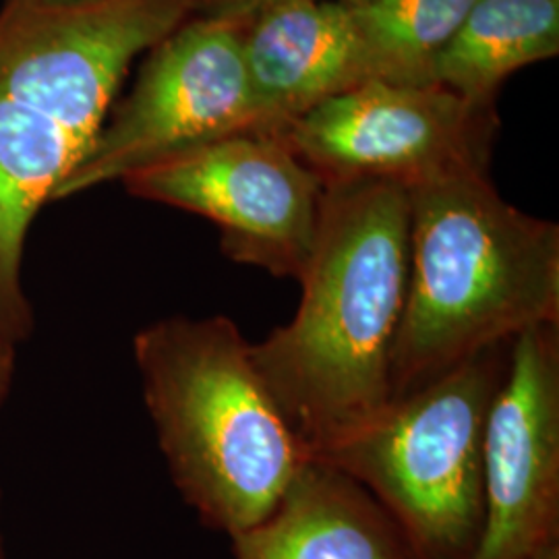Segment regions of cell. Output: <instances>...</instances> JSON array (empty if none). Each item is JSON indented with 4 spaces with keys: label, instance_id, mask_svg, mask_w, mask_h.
Segmentation results:
<instances>
[{
    "label": "cell",
    "instance_id": "obj_1",
    "mask_svg": "<svg viewBox=\"0 0 559 559\" xmlns=\"http://www.w3.org/2000/svg\"><path fill=\"white\" fill-rule=\"evenodd\" d=\"M200 0H92L0 9V334H34L23 251L41 207L98 138L141 52L198 13Z\"/></svg>",
    "mask_w": 559,
    "mask_h": 559
},
{
    "label": "cell",
    "instance_id": "obj_2",
    "mask_svg": "<svg viewBox=\"0 0 559 559\" xmlns=\"http://www.w3.org/2000/svg\"><path fill=\"white\" fill-rule=\"evenodd\" d=\"M411 200L390 180L323 187L295 318L251 344L255 367L309 459L390 404L408 288Z\"/></svg>",
    "mask_w": 559,
    "mask_h": 559
},
{
    "label": "cell",
    "instance_id": "obj_3",
    "mask_svg": "<svg viewBox=\"0 0 559 559\" xmlns=\"http://www.w3.org/2000/svg\"><path fill=\"white\" fill-rule=\"evenodd\" d=\"M408 288L390 402L528 330L559 325V228L501 198L489 173L408 189Z\"/></svg>",
    "mask_w": 559,
    "mask_h": 559
},
{
    "label": "cell",
    "instance_id": "obj_4",
    "mask_svg": "<svg viewBox=\"0 0 559 559\" xmlns=\"http://www.w3.org/2000/svg\"><path fill=\"white\" fill-rule=\"evenodd\" d=\"M143 400L177 489L214 531L267 519L309 454L224 316L164 318L133 338Z\"/></svg>",
    "mask_w": 559,
    "mask_h": 559
},
{
    "label": "cell",
    "instance_id": "obj_5",
    "mask_svg": "<svg viewBox=\"0 0 559 559\" xmlns=\"http://www.w3.org/2000/svg\"><path fill=\"white\" fill-rule=\"evenodd\" d=\"M512 344L464 360L392 400L320 460L357 480L420 559H471L483 531L485 436Z\"/></svg>",
    "mask_w": 559,
    "mask_h": 559
},
{
    "label": "cell",
    "instance_id": "obj_6",
    "mask_svg": "<svg viewBox=\"0 0 559 559\" xmlns=\"http://www.w3.org/2000/svg\"><path fill=\"white\" fill-rule=\"evenodd\" d=\"M267 133L247 78L239 27L193 15L147 50L120 102L57 201L237 133Z\"/></svg>",
    "mask_w": 559,
    "mask_h": 559
},
{
    "label": "cell",
    "instance_id": "obj_7",
    "mask_svg": "<svg viewBox=\"0 0 559 559\" xmlns=\"http://www.w3.org/2000/svg\"><path fill=\"white\" fill-rule=\"evenodd\" d=\"M500 119L438 83L369 81L274 131L321 180H390L406 189L489 173Z\"/></svg>",
    "mask_w": 559,
    "mask_h": 559
},
{
    "label": "cell",
    "instance_id": "obj_8",
    "mask_svg": "<svg viewBox=\"0 0 559 559\" xmlns=\"http://www.w3.org/2000/svg\"><path fill=\"white\" fill-rule=\"evenodd\" d=\"M120 182L140 200L214 222L230 260L295 280L316 242L325 187L276 133L263 131L154 162Z\"/></svg>",
    "mask_w": 559,
    "mask_h": 559
},
{
    "label": "cell",
    "instance_id": "obj_9",
    "mask_svg": "<svg viewBox=\"0 0 559 559\" xmlns=\"http://www.w3.org/2000/svg\"><path fill=\"white\" fill-rule=\"evenodd\" d=\"M483 506L471 559H533L559 540V325L512 344L487 420Z\"/></svg>",
    "mask_w": 559,
    "mask_h": 559
},
{
    "label": "cell",
    "instance_id": "obj_10",
    "mask_svg": "<svg viewBox=\"0 0 559 559\" xmlns=\"http://www.w3.org/2000/svg\"><path fill=\"white\" fill-rule=\"evenodd\" d=\"M247 78L267 133L342 92L369 83L342 0L288 2L239 27Z\"/></svg>",
    "mask_w": 559,
    "mask_h": 559
},
{
    "label": "cell",
    "instance_id": "obj_11",
    "mask_svg": "<svg viewBox=\"0 0 559 559\" xmlns=\"http://www.w3.org/2000/svg\"><path fill=\"white\" fill-rule=\"evenodd\" d=\"M230 540L235 559H420L380 501L313 459L267 519Z\"/></svg>",
    "mask_w": 559,
    "mask_h": 559
},
{
    "label": "cell",
    "instance_id": "obj_12",
    "mask_svg": "<svg viewBox=\"0 0 559 559\" xmlns=\"http://www.w3.org/2000/svg\"><path fill=\"white\" fill-rule=\"evenodd\" d=\"M559 52V0H477L431 64L429 83L496 104L501 83Z\"/></svg>",
    "mask_w": 559,
    "mask_h": 559
},
{
    "label": "cell",
    "instance_id": "obj_13",
    "mask_svg": "<svg viewBox=\"0 0 559 559\" xmlns=\"http://www.w3.org/2000/svg\"><path fill=\"white\" fill-rule=\"evenodd\" d=\"M369 81L429 83L431 64L477 0H342Z\"/></svg>",
    "mask_w": 559,
    "mask_h": 559
},
{
    "label": "cell",
    "instance_id": "obj_14",
    "mask_svg": "<svg viewBox=\"0 0 559 559\" xmlns=\"http://www.w3.org/2000/svg\"><path fill=\"white\" fill-rule=\"evenodd\" d=\"M288 2H307V0H200L198 13L201 17L224 21L233 27H242L245 23L258 17L263 11L274 9Z\"/></svg>",
    "mask_w": 559,
    "mask_h": 559
},
{
    "label": "cell",
    "instance_id": "obj_15",
    "mask_svg": "<svg viewBox=\"0 0 559 559\" xmlns=\"http://www.w3.org/2000/svg\"><path fill=\"white\" fill-rule=\"evenodd\" d=\"M15 359H17V344L0 334V406L4 404V400L9 399L13 388Z\"/></svg>",
    "mask_w": 559,
    "mask_h": 559
},
{
    "label": "cell",
    "instance_id": "obj_16",
    "mask_svg": "<svg viewBox=\"0 0 559 559\" xmlns=\"http://www.w3.org/2000/svg\"><path fill=\"white\" fill-rule=\"evenodd\" d=\"M533 559H559V540L547 545V547H543L539 554Z\"/></svg>",
    "mask_w": 559,
    "mask_h": 559
},
{
    "label": "cell",
    "instance_id": "obj_17",
    "mask_svg": "<svg viewBox=\"0 0 559 559\" xmlns=\"http://www.w3.org/2000/svg\"><path fill=\"white\" fill-rule=\"evenodd\" d=\"M46 4H55V7H67V4H80V2H92V0H41Z\"/></svg>",
    "mask_w": 559,
    "mask_h": 559
},
{
    "label": "cell",
    "instance_id": "obj_18",
    "mask_svg": "<svg viewBox=\"0 0 559 559\" xmlns=\"http://www.w3.org/2000/svg\"><path fill=\"white\" fill-rule=\"evenodd\" d=\"M0 516H2V491H0ZM0 559H7V547H4V535L0 526Z\"/></svg>",
    "mask_w": 559,
    "mask_h": 559
}]
</instances>
